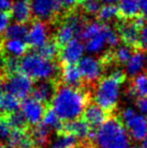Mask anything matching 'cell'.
<instances>
[{
  "label": "cell",
  "mask_w": 147,
  "mask_h": 148,
  "mask_svg": "<svg viewBox=\"0 0 147 148\" xmlns=\"http://www.w3.org/2000/svg\"><path fill=\"white\" fill-rule=\"evenodd\" d=\"M82 1H83V0H82Z\"/></svg>",
  "instance_id": "45"
},
{
  "label": "cell",
  "mask_w": 147,
  "mask_h": 148,
  "mask_svg": "<svg viewBox=\"0 0 147 148\" xmlns=\"http://www.w3.org/2000/svg\"><path fill=\"white\" fill-rule=\"evenodd\" d=\"M135 104L137 108L143 114H147V96L144 97H139L135 100Z\"/></svg>",
  "instance_id": "35"
},
{
  "label": "cell",
  "mask_w": 147,
  "mask_h": 148,
  "mask_svg": "<svg viewBox=\"0 0 147 148\" xmlns=\"http://www.w3.org/2000/svg\"><path fill=\"white\" fill-rule=\"evenodd\" d=\"M30 129H13L6 146L10 148H37Z\"/></svg>",
  "instance_id": "19"
},
{
  "label": "cell",
  "mask_w": 147,
  "mask_h": 148,
  "mask_svg": "<svg viewBox=\"0 0 147 148\" xmlns=\"http://www.w3.org/2000/svg\"><path fill=\"white\" fill-rule=\"evenodd\" d=\"M116 17H119V10H118V6L115 4L102 5L99 13L97 14L98 20L103 23H108L109 21H112Z\"/></svg>",
  "instance_id": "29"
},
{
  "label": "cell",
  "mask_w": 147,
  "mask_h": 148,
  "mask_svg": "<svg viewBox=\"0 0 147 148\" xmlns=\"http://www.w3.org/2000/svg\"><path fill=\"white\" fill-rule=\"evenodd\" d=\"M0 148H5V146H4L3 144H1V143H0Z\"/></svg>",
  "instance_id": "43"
},
{
  "label": "cell",
  "mask_w": 147,
  "mask_h": 148,
  "mask_svg": "<svg viewBox=\"0 0 147 148\" xmlns=\"http://www.w3.org/2000/svg\"><path fill=\"white\" fill-rule=\"evenodd\" d=\"M21 100L9 93H5L0 105V114H11L20 110Z\"/></svg>",
  "instance_id": "25"
},
{
  "label": "cell",
  "mask_w": 147,
  "mask_h": 148,
  "mask_svg": "<svg viewBox=\"0 0 147 148\" xmlns=\"http://www.w3.org/2000/svg\"><path fill=\"white\" fill-rule=\"evenodd\" d=\"M78 68L82 75V78L87 87L95 85L102 79V75L106 70L102 59H98L93 56L84 57L78 62Z\"/></svg>",
  "instance_id": "8"
},
{
  "label": "cell",
  "mask_w": 147,
  "mask_h": 148,
  "mask_svg": "<svg viewBox=\"0 0 147 148\" xmlns=\"http://www.w3.org/2000/svg\"><path fill=\"white\" fill-rule=\"evenodd\" d=\"M81 5L86 14L97 15L102 7V1L101 0H83Z\"/></svg>",
  "instance_id": "32"
},
{
  "label": "cell",
  "mask_w": 147,
  "mask_h": 148,
  "mask_svg": "<svg viewBox=\"0 0 147 148\" xmlns=\"http://www.w3.org/2000/svg\"><path fill=\"white\" fill-rule=\"evenodd\" d=\"M85 51V43L81 39L75 38L61 47L59 60H61L62 64H78V62L83 59Z\"/></svg>",
  "instance_id": "12"
},
{
  "label": "cell",
  "mask_w": 147,
  "mask_h": 148,
  "mask_svg": "<svg viewBox=\"0 0 147 148\" xmlns=\"http://www.w3.org/2000/svg\"><path fill=\"white\" fill-rule=\"evenodd\" d=\"M2 77H5V75H4V72H3V69H2V66H0V78H2Z\"/></svg>",
  "instance_id": "42"
},
{
  "label": "cell",
  "mask_w": 147,
  "mask_h": 148,
  "mask_svg": "<svg viewBox=\"0 0 147 148\" xmlns=\"http://www.w3.org/2000/svg\"><path fill=\"white\" fill-rule=\"evenodd\" d=\"M36 53L39 56L43 57L44 59L55 60L57 58L59 57V51H61V47L57 43V41L49 40L45 43L44 45H42L41 47H39L38 49H36Z\"/></svg>",
  "instance_id": "27"
},
{
  "label": "cell",
  "mask_w": 147,
  "mask_h": 148,
  "mask_svg": "<svg viewBox=\"0 0 147 148\" xmlns=\"http://www.w3.org/2000/svg\"><path fill=\"white\" fill-rule=\"evenodd\" d=\"M126 80V73L116 69L109 76L103 77L95 85L93 102L111 113H115L119 100L120 91Z\"/></svg>",
  "instance_id": "3"
},
{
  "label": "cell",
  "mask_w": 147,
  "mask_h": 148,
  "mask_svg": "<svg viewBox=\"0 0 147 148\" xmlns=\"http://www.w3.org/2000/svg\"><path fill=\"white\" fill-rule=\"evenodd\" d=\"M10 15L11 18L17 23L25 24L31 20V6H30V0H16L12 3L11 9H10Z\"/></svg>",
  "instance_id": "21"
},
{
  "label": "cell",
  "mask_w": 147,
  "mask_h": 148,
  "mask_svg": "<svg viewBox=\"0 0 147 148\" xmlns=\"http://www.w3.org/2000/svg\"><path fill=\"white\" fill-rule=\"evenodd\" d=\"M142 148H147V137L143 140V142H142V145H141Z\"/></svg>",
  "instance_id": "41"
},
{
  "label": "cell",
  "mask_w": 147,
  "mask_h": 148,
  "mask_svg": "<svg viewBox=\"0 0 147 148\" xmlns=\"http://www.w3.org/2000/svg\"><path fill=\"white\" fill-rule=\"evenodd\" d=\"M114 114L115 113H111V112L104 110L94 102H91L85 110L82 118L85 119L89 123V125L92 127L93 130L95 131Z\"/></svg>",
  "instance_id": "15"
},
{
  "label": "cell",
  "mask_w": 147,
  "mask_h": 148,
  "mask_svg": "<svg viewBox=\"0 0 147 148\" xmlns=\"http://www.w3.org/2000/svg\"><path fill=\"white\" fill-rule=\"evenodd\" d=\"M28 30L29 28L22 23L14 22L13 24H10L8 28L4 33L5 39H21V40H27Z\"/></svg>",
  "instance_id": "24"
},
{
  "label": "cell",
  "mask_w": 147,
  "mask_h": 148,
  "mask_svg": "<svg viewBox=\"0 0 147 148\" xmlns=\"http://www.w3.org/2000/svg\"><path fill=\"white\" fill-rule=\"evenodd\" d=\"M11 6V0H0V11H10Z\"/></svg>",
  "instance_id": "37"
},
{
  "label": "cell",
  "mask_w": 147,
  "mask_h": 148,
  "mask_svg": "<svg viewBox=\"0 0 147 148\" xmlns=\"http://www.w3.org/2000/svg\"><path fill=\"white\" fill-rule=\"evenodd\" d=\"M117 6L120 19H134L142 15L139 0H119Z\"/></svg>",
  "instance_id": "22"
},
{
  "label": "cell",
  "mask_w": 147,
  "mask_h": 148,
  "mask_svg": "<svg viewBox=\"0 0 147 148\" xmlns=\"http://www.w3.org/2000/svg\"><path fill=\"white\" fill-rule=\"evenodd\" d=\"M141 47L144 51H147V22L141 30Z\"/></svg>",
  "instance_id": "36"
},
{
  "label": "cell",
  "mask_w": 147,
  "mask_h": 148,
  "mask_svg": "<svg viewBox=\"0 0 147 148\" xmlns=\"http://www.w3.org/2000/svg\"><path fill=\"white\" fill-rule=\"evenodd\" d=\"M20 73L38 82L45 80L59 81L61 71L55 60L44 59L34 51L27 53L20 60Z\"/></svg>",
  "instance_id": "4"
},
{
  "label": "cell",
  "mask_w": 147,
  "mask_h": 148,
  "mask_svg": "<svg viewBox=\"0 0 147 148\" xmlns=\"http://www.w3.org/2000/svg\"><path fill=\"white\" fill-rule=\"evenodd\" d=\"M91 102L92 93L87 88H73L59 84L51 106L63 122H70L82 118Z\"/></svg>",
  "instance_id": "1"
},
{
  "label": "cell",
  "mask_w": 147,
  "mask_h": 148,
  "mask_svg": "<svg viewBox=\"0 0 147 148\" xmlns=\"http://www.w3.org/2000/svg\"><path fill=\"white\" fill-rule=\"evenodd\" d=\"M111 28V26H109L107 23H103L102 29L99 31L95 36L91 37L90 39L85 41L86 51L89 53H93V55H98V53L104 51L106 47H109L108 36Z\"/></svg>",
  "instance_id": "17"
},
{
  "label": "cell",
  "mask_w": 147,
  "mask_h": 148,
  "mask_svg": "<svg viewBox=\"0 0 147 148\" xmlns=\"http://www.w3.org/2000/svg\"><path fill=\"white\" fill-rule=\"evenodd\" d=\"M59 81L61 84L73 88H87L78 68V64H62Z\"/></svg>",
  "instance_id": "16"
},
{
  "label": "cell",
  "mask_w": 147,
  "mask_h": 148,
  "mask_svg": "<svg viewBox=\"0 0 147 148\" xmlns=\"http://www.w3.org/2000/svg\"><path fill=\"white\" fill-rule=\"evenodd\" d=\"M59 84L61 82L59 80L38 81L34 84L29 97L44 104L45 106H51Z\"/></svg>",
  "instance_id": "11"
},
{
  "label": "cell",
  "mask_w": 147,
  "mask_h": 148,
  "mask_svg": "<svg viewBox=\"0 0 147 148\" xmlns=\"http://www.w3.org/2000/svg\"><path fill=\"white\" fill-rule=\"evenodd\" d=\"M147 71V51L143 49H136L126 64V74L133 79Z\"/></svg>",
  "instance_id": "18"
},
{
  "label": "cell",
  "mask_w": 147,
  "mask_h": 148,
  "mask_svg": "<svg viewBox=\"0 0 147 148\" xmlns=\"http://www.w3.org/2000/svg\"><path fill=\"white\" fill-rule=\"evenodd\" d=\"M34 86V80L20 72L4 78V87L6 93L15 96L21 101L29 97Z\"/></svg>",
  "instance_id": "9"
},
{
  "label": "cell",
  "mask_w": 147,
  "mask_h": 148,
  "mask_svg": "<svg viewBox=\"0 0 147 148\" xmlns=\"http://www.w3.org/2000/svg\"><path fill=\"white\" fill-rule=\"evenodd\" d=\"M141 13L145 18H147V0H139Z\"/></svg>",
  "instance_id": "39"
},
{
  "label": "cell",
  "mask_w": 147,
  "mask_h": 148,
  "mask_svg": "<svg viewBox=\"0 0 147 148\" xmlns=\"http://www.w3.org/2000/svg\"><path fill=\"white\" fill-rule=\"evenodd\" d=\"M2 69L5 77L17 74L20 72V60L18 58L10 57V56H3Z\"/></svg>",
  "instance_id": "30"
},
{
  "label": "cell",
  "mask_w": 147,
  "mask_h": 148,
  "mask_svg": "<svg viewBox=\"0 0 147 148\" xmlns=\"http://www.w3.org/2000/svg\"><path fill=\"white\" fill-rule=\"evenodd\" d=\"M102 2H104V3L106 4H114L115 2L119 1V0H101Z\"/></svg>",
  "instance_id": "40"
},
{
  "label": "cell",
  "mask_w": 147,
  "mask_h": 148,
  "mask_svg": "<svg viewBox=\"0 0 147 148\" xmlns=\"http://www.w3.org/2000/svg\"><path fill=\"white\" fill-rule=\"evenodd\" d=\"M12 130H13V128L8 122L6 115L0 114V143L3 144L4 146H6V144H7Z\"/></svg>",
  "instance_id": "31"
},
{
  "label": "cell",
  "mask_w": 147,
  "mask_h": 148,
  "mask_svg": "<svg viewBox=\"0 0 147 148\" xmlns=\"http://www.w3.org/2000/svg\"><path fill=\"white\" fill-rule=\"evenodd\" d=\"M135 51L136 49H134L133 47H129V45H125V43L122 45H118L115 51H113V58L115 64H126Z\"/></svg>",
  "instance_id": "28"
},
{
  "label": "cell",
  "mask_w": 147,
  "mask_h": 148,
  "mask_svg": "<svg viewBox=\"0 0 147 148\" xmlns=\"http://www.w3.org/2000/svg\"><path fill=\"white\" fill-rule=\"evenodd\" d=\"M49 40V28L47 22L37 19L34 20L28 30V36L26 40L29 47L36 51Z\"/></svg>",
  "instance_id": "13"
},
{
  "label": "cell",
  "mask_w": 147,
  "mask_h": 148,
  "mask_svg": "<svg viewBox=\"0 0 147 148\" xmlns=\"http://www.w3.org/2000/svg\"><path fill=\"white\" fill-rule=\"evenodd\" d=\"M27 41L21 39H1V53L3 56L18 58L25 56L28 51Z\"/></svg>",
  "instance_id": "20"
},
{
  "label": "cell",
  "mask_w": 147,
  "mask_h": 148,
  "mask_svg": "<svg viewBox=\"0 0 147 148\" xmlns=\"http://www.w3.org/2000/svg\"><path fill=\"white\" fill-rule=\"evenodd\" d=\"M91 143L95 148H131L130 135L119 114H114L94 131Z\"/></svg>",
  "instance_id": "2"
},
{
  "label": "cell",
  "mask_w": 147,
  "mask_h": 148,
  "mask_svg": "<svg viewBox=\"0 0 147 148\" xmlns=\"http://www.w3.org/2000/svg\"><path fill=\"white\" fill-rule=\"evenodd\" d=\"M57 132L74 135L80 140L90 141V142L92 140L93 134H94V130L92 129V127L83 118L70 121V122H64L63 128Z\"/></svg>",
  "instance_id": "14"
},
{
  "label": "cell",
  "mask_w": 147,
  "mask_h": 148,
  "mask_svg": "<svg viewBox=\"0 0 147 148\" xmlns=\"http://www.w3.org/2000/svg\"><path fill=\"white\" fill-rule=\"evenodd\" d=\"M32 15L44 22H57L61 20L63 6L61 0H30Z\"/></svg>",
  "instance_id": "6"
},
{
  "label": "cell",
  "mask_w": 147,
  "mask_h": 148,
  "mask_svg": "<svg viewBox=\"0 0 147 148\" xmlns=\"http://www.w3.org/2000/svg\"><path fill=\"white\" fill-rule=\"evenodd\" d=\"M128 95L136 99L147 96V71L132 79L128 88Z\"/></svg>",
  "instance_id": "23"
},
{
  "label": "cell",
  "mask_w": 147,
  "mask_h": 148,
  "mask_svg": "<svg viewBox=\"0 0 147 148\" xmlns=\"http://www.w3.org/2000/svg\"><path fill=\"white\" fill-rule=\"evenodd\" d=\"M46 107L47 106H45L44 104L36 101L34 98L28 97L21 101L20 110L26 118L29 126L34 128L41 123Z\"/></svg>",
  "instance_id": "10"
},
{
  "label": "cell",
  "mask_w": 147,
  "mask_h": 148,
  "mask_svg": "<svg viewBox=\"0 0 147 148\" xmlns=\"http://www.w3.org/2000/svg\"><path fill=\"white\" fill-rule=\"evenodd\" d=\"M63 9L65 10V13L71 12L76 10L77 6L81 5L82 0H61Z\"/></svg>",
  "instance_id": "34"
},
{
  "label": "cell",
  "mask_w": 147,
  "mask_h": 148,
  "mask_svg": "<svg viewBox=\"0 0 147 148\" xmlns=\"http://www.w3.org/2000/svg\"><path fill=\"white\" fill-rule=\"evenodd\" d=\"M131 148H142V147H139V146H133V147H131Z\"/></svg>",
  "instance_id": "44"
},
{
  "label": "cell",
  "mask_w": 147,
  "mask_h": 148,
  "mask_svg": "<svg viewBox=\"0 0 147 148\" xmlns=\"http://www.w3.org/2000/svg\"><path fill=\"white\" fill-rule=\"evenodd\" d=\"M11 19L9 11H0V37L9 26V22Z\"/></svg>",
  "instance_id": "33"
},
{
  "label": "cell",
  "mask_w": 147,
  "mask_h": 148,
  "mask_svg": "<svg viewBox=\"0 0 147 148\" xmlns=\"http://www.w3.org/2000/svg\"><path fill=\"white\" fill-rule=\"evenodd\" d=\"M129 133L130 137L136 141H141L147 137V118L137 114L133 109L127 108L119 114Z\"/></svg>",
  "instance_id": "7"
},
{
  "label": "cell",
  "mask_w": 147,
  "mask_h": 148,
  "mask_svg": "<svg viewBox=\"0 0 147 148\" xmlns=\"http://www.w3.org/2000/svg\"><path fill=\"white\" fill-rule=\"evenodd\" d=\"M41 123L43 125H45V126H47L49 128H51L55 132H57V131L61 130L63 128L64 124V122L59 118V116L57 115V113L55 112V110L53 109L51 106H47L46 107Z\"/></svg>",
  "instance_id": "26"
},
{
  "label": "cell",
  "mask_w": 147,
  "mask_h": 148,
  "mask_svg": "<svg viewBox=\"0 0 147 148\" xmlns=\"http://www.w3.org/2000/svg\"><path fill=\"white\" fill-rule=\"evenodd\" d=\"M4 78H5V77L0 78V105H1L2 99H3L4 95H5V93H6L5 87H4Z\"/></svg>",
  "instance_id": "38"
},
{
  "label": "cell",
  "mask_w": 147,
  "mask_h": 148,
  "mask_svg": "<svg viewBox=\"0 0 147 148\" xmlns=\"http://www.w3.org/2000/svg\"><path fill=\"white\" fill-rule=\"evenodd\" d=\"M145 17L140 15L134 19H120L116 23V31L120 39L125 45L134 49H142L141 47V30L145 25Z\"/></svg>",
  "instance_id": "5"
}]
</instances>
